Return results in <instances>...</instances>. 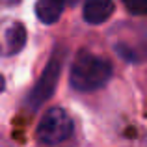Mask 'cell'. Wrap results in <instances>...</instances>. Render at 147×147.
<instances>
[{"mask_svg":"<svg viewBox=\"0 0 147 147\" xmlns=\"http://www.w3.org/2000/svg\"><path fill=\"white\" fill-rule=\"evenodd\" d=\"M4 90H6V80H4V76L0 75V93H2Z\"/></svg>","mask_w":147,"mask_h":147,"instance_id":"cell-8","label":"cell"},{"mask_svg":"<svg viewBox=\"0 0 147 147\" xmlns=\"http://www.w3.org/2000/svg\"><path fill=\"white\" fill-rule=\"evenodd\" d=\"M76 2H78V0H69V4H71V6H75Z\"/></svg>","mask_w":147,"mask_h":147,"instance_id":"cell-9","label":"cell"},{"mask_svg":"<svg viewBox=\"0 0 147 147\" xmlns=\"http://www.w3.org/2000/svg\"><path fill=\"white\" fill-rule=\"evenodd\" d=\"M67 0H37L36 15L43 24H54L60 21Z\"/></svg>","mask_w":147,"mask_h":147,"instance_id":"cell-5","label":"cell"},{"mask_svg":"<svg viewBox=\"0 0 147 147\" xmlns=\"http://www.w3.org/2000/svg\"><path fill=\"white\" fill-rule=\"evenodd\" d=\"M26 43V28L22 24H11L6 30L4 36V45H6V54H17L19 50H22Z\"/></svg>","mask_w":147,"mask_h":147,"instance_id":"cell-6","label":"cell"},{"mask_svg":"<svg viewBox=\"0 0 147 147\" xmlns=\"http://www.w3.org/2000/svg\"><path fill=\"white\" fill-rule=\"evenodd\" d=\"M114 13V0H86L84 2V21L88 24H102Z\"/></svg>","mask_w":147,"mask_h":147,"instance_id":"cell-4","label":"cell"},{"mask_svg":"<svg viewBox=\"0 0 147 147\" xmlns=\"http://www.w3.org/2000/svg\"><path fill=\"white\" fill-rule=\"evenodd\" d=\"M37 140L45 145H58L73 134V119L63 108H50L37 125Z\"/></svg>","mask_w":147,"mask_h":147,"instance_id":"cell-2","label":"cell"},{"mask_svg":"<svg viewBox=\"0 0 147 147\" xmlns=\"http://www.w3.org/2000/svg\"><path fill=\"white\" fill-rule=\"evenodd\" d=\"M60 73H61L60 61L58 60H50L47 63V67H45L43 75H41V78L36 82L34 90L30 91V95H28V100H26V102H28L30 110L41 108L54 95L56 86H58V80H60Z\"/></svg>","mask_w":147,"mask_h":147,"instance_id":"cell-3","label":"cell"},{"mask_svg":"<svg viewBox=\"0 0 147 147\" xmlns=\"http://www.w3.org/2000/svg\"><path fill=\"white\" fill-rule=\"evenodd\" d=\"M125 9L132 15H147V0H121Z\"/></svg>","mask_w":147,"mask_h":147,"instance_id":"cell-7","label":"cell"},{"mask_svg":"<svg viewBox=\"0 0 147 147\" xmlns=\"http://www.w3.org/2000/svg\"><path fill=\"white\" fill-rule=\"evenodd\" d=\"M110 78L112 63L108 60L97 56V54L86 52V50L76 54L71 65V73H69V84L73 90L90 93V91L102 88Z\"/></svg>","mask_w":147,"mask_h":147,"instance_id":"cell-1","label":"cell"}]
</instances>
